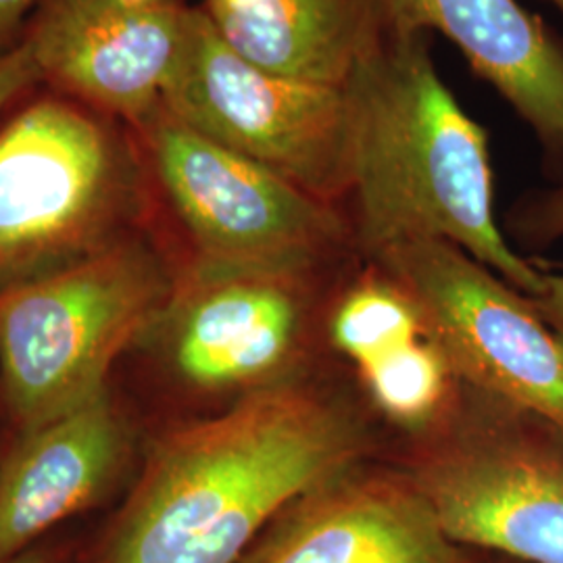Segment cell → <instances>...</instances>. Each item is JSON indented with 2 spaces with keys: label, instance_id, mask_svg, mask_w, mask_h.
Instances as JSON below:
<instances>
[{
  "label": "cell",
  "instance_id": "cell-1",
  "mask_svg": "<svg viewBox=\"0 0 563 563\" xmlns=\"http://www.w3.org/2000/svg\"><path fill=\"white\" fill-rule=\"evenodd\" d=\"M369 426L309 374L165 430L86 563H236L282 509L367 462Z\"/></svg>",
  "mask_w": 563,
  "mask_h": 563
},
{
  "label": "cell",
  "instance_id": "cell-2",
  "mask_svg": "<svg viewBox=\"0 0 563 563\" xmlns=\"http://www.w3.org/2000/svg\"><path fill=\"white\" fill-rule=\"evenodd\" d=\"M342 88L349 223L365 262L401 242H451L523 295H541L543 269L497 223L488 134L439 76L428 38L384 34Z\"/></svg>",
  "mask_w": 563,
  "mask_h": 563
},
{
  "label": "cell",
  "instance_id": "cell-3",
  "mask_svg": "<svg viewBox=\"0 0 563 563\" xmlns=\"http://www.w3.org/2000/svg\"><path fill=\"white\" fill-rule=\"evenodd\" d=\"M148 180L120 120L65 95L25 102L0 125V290L139 234Z\"/></svg>",
  "mask_w": 563,
  "mask_h": 563
},
{
  "label": "cell",
  "instance_id": "cell-4",
  "mask_svg": "<svg viewBox=\"0 0 563 563\" xmlns=\"http://www.w3.org/2000/svg\"><path fill=\"white\" fill-rule=\"evenodd\" d=\"M178 265L134 234L99 255L0 290V376L20 430L109 388L169 301Z\"/></svg>",
  "mask_w": 563,
  "mask_h": 563
},
{
  "label": "cell",
  "instance_id": "cell-5",
  "mask_svg": "<svg viewBox=\"0 0 563 563\" xmlns=\"http://www.w3.org/2000/svg\"><path fill=\"white\" fill-rule=\"evenodd\" d=\"M401 470L455 543L563 563L562 426L463 386L455 411L413 441Z\"/></svg>",
  "mask_w": 563,
  "mask_h": 563
},
{
  "label": "cell",
  "instance_id": "cell-6",
  "mask_svg": "<svg viewBox=\"0 0 563 563\" xmlns=\"http://www.w3.org/2000/svg\"><path fill=\"white\" fill-rule=\"evenodd\" d=\"M325 272L186 260L141 346L181 393L225 405L307 376Z\"/></svg>",
  "mask_w": 563,
  "mask_h": 563
},
{
  "label": "cell",
  "instance_id": "cell-7",
  "mask_svg": "<svg viewBox=\"0 0 563 563\" xmlns=\"http://www.w3.org/2000/svg\"><path fill=\"white\" fill-rule=\"evenodd\" d=\"M136 132L148 176L190 244L188 260L332 269L355 251L336 205L202 136L163 104Z\"/></svg>",
  "mask_w": 563,
  "mask_h": 563
},
{
  "label": "cell",
  "instance_id": "cell-8",
  "mask_svg": "<svg viewBox=\"0 0 563 563\" xmlns=\"http://www.w3.org/2000/svg\"><path fill=\"white\" fill-rule=\"evenodd\" d=\"M163 107L202 136L341 205L351 186V123L342 86L269 74L239 57L192 9Z\"/></svg>",
  "mask_w": 563,
  "mask_h": 563
},
{
  "label": "cell",
  "instance_id": "cell-9",
  "mask_svg": "<svg viewBox=\"0 0 563 563\" xmlns=\"http://www.w3.org/2000/svg\"><path fill=\"white\" fill-rule=\"evenodd\" d=\"M369 262L411 295L463 386L563 428V346L528 295L451 242H401Z\"/></svg>",
  "mask_w": 563,
  "mask_h": 563
},
{
  "label": "cell",
  "instance_id": "cell-10",
  "mask_svg": "<svg viewBox=\"0 0 563 563\" xmlns=\"http://www.w3.org/2000/svg\"><path fill=\"white\" fill-rule=\"evenodd\" d=\"M188 15L180 0H41L21 41L42 81L139 128L163 104Z\"/></svg>",
  "mask_w": 563,
  "mask_h": 563
},
{
  "label": "cell",
  "instance_id": "cell-11",
  "mask_svg": "<svg viewBox=\"0 0 563 563\" xmlns=\"http://www.w3.org/2000/svg\"><path fill=\"white\" fill-rule=\"evenodd\" d=\"M236 563H484L402 470L357 463L302 493Z\"/></svg>",
  "mask_w": 563,
  "mask_h": 563
},
{
  "label": "cell",
  "instance_id": "cell-12",
  "mask_svg": "<svg viewBox=\"0 0 563 563\" xmlns=\"http://www.w3.org/2000/svg\"><path fill=\"white\" fill-rule=\"evenodd\" d=\"M136 430L111 390L20 430L0 463V560L104 501L136 453Z\"/></svg>",
  "mask_w": 563,
  "mask_h": 563
},
{
  "label": "cell",
  "instance_id": "cell-13",
  "mask_svg": "<svg viewBox=\"0 0 563 563\" xmlns=\"http://www.w3.org/2000/svg\"><path fill=\"white\" fill-rule=\"evenodd\" d=\"M384 34L453 42L522 118L563 176V44L518 0H374Z\"/></svg>",
  "mask_w": 563,
  "mask_h": 563
},
{
  "label": "cell",
  "instance_id": "cell-14",
  "mask_svg": "<svg viewBox=\"0 0 563 563\" xmlns=\"http://www.w3.org/2000/svg\"><path fill=\"white\" fill-rule=\"evenodd\" d=\"M239 57L290 80L344 86L384 36L374 0H205Z\"/></svg>",
  "mask_w": 563,
  "mask_h": 563
},
{
  "label": "cell",
  "instance_id": "cell-15",
  "mask_svg": "<svg viewBox=\"0 0 563 563\" xmlns=\"http://www.w3.org/2000/svg\"><path fill=\"white\" fill-rule=\"evenodd\" d=\"M369 407L411 441L439 430L462 399L463 384L428 330L357 369Z\"/></svg>",
  "mask_w": 563,
  "mask_h": 563
},
{
  "label": "cell",
  "instance_id": "cell-16",
  "mask_svg": "<svg viewBox=\"0 0 563 563\" xmlns=\"http://www.w3.org/2000/svg\"><path fill=\"white\" fill-rule=\"evenodd\" d=\"M423 332L422 313L411 295L374 262L336 292L323 316L325 339L355 372Z\"/></svg>",
  "mask_w": 563,
  "mask_h": 563
},
{
  "label": "cell",
  "instance_id": "cell-17",
  "mask_svg": "<svg viewBox=\"0 0 563 563\" xmlns=\"http://www.w3.org/2000/svg\"><path fill=\"white\" fill-rule=\"evenodd\" d=\"M509 230L530 249L563 242V184L518 202L509 216Z\"/></svg>",
  "mask_w": 563,
  "mask_h": 563
},
{
  "label": "cell",
  "instance_id": "cell-18",
  "mask_svg": "<svg viewBox=\"0 0 563 563\" xmlns=\"http://www.w3.org/2000/svg\"><path fill=\"white\" fill-rule=\"evenodd\" d=\"M42 81L41 69L25 42L0 48V113Z\"/></svg>",
  "mask_w": 563,
  "mask_h": 563
},
{
  "label": "cell",
  "instance_id": "cell-19",
  "mask_svg": "<svg viewBox=\"0 0 563 563\" xmlns=\"http://www.w3.org/2000/svg\"><path fill=\"white\" fill-rule=\"evenodd\" d=\"M544 323L551 328L555 339L563 346V274L544 272L543 290L537 297H530Z\"/></svg>",
  "mask_w": 563,
  "mask_h": 563
},
{
  "label": "cell",
  "instance_id": "cell-20",
  "mask_svg": "<svg viewBox=\"0 0 563 563\" xmlns=\"http://www.w3.org/2000/svg\"><path fill=\"white\" fill-rule=\"evenodd\" d=\"M41 0H0V48L11 46L13 34Z\"/></svg>",
  "mask_w": 563,
  "mask_h": 563
},
{
  "label": "cell",
  "instance_id": "cell-21",
  "mask_svg": "<svg viewBox=\"0 0 563 563\" xmlns=\"http://www.w3.org/2000/svg\"><path fill=\"white\" fill-rule=\"evenodd\" d=\"M0 563H71L69 558L57 551V549H48V547H32L27 551H23L20 555H13V558H7V560H0Z\"/></svg>",
  "mask_w": 563,
  "mask_h": 563
},
{
  "label": "cell",
  "instance_id": "cell-22",
  "mask_svg": "<svg viewBox=\"0 0 563 563\" xmlns=\"http://www.w3.org/2000/svg\"><path fill=\"white\" fill-rule=\"evenodd\" d=\"M484 563H518L507 560V558H493V560H484Z\"/></svg>",
  "mask_w": 563,
  "mask_h": 563
},
{
  "label": "cell",
  "instance_id": "cell-23",
  "mask_svg": "<svg viewBox=\"0 0 563 563\" xmlns=\"http://www.w3.org/2000/svg\"><path fill=\"white\" fill-rule=\"evenodd\" d=\"M549 2H551V4H555V7H558V9L563 13V0H549Z\"/></svg>",
  "mask_w": 563,
  "mask_h": 563
}]
</instances>
